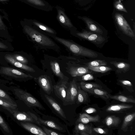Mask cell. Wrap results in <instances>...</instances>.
I'll return each mask as SVG.
<instances>
[{"mask_svg":"<svg viewBox=\"0 0 135 135\" xmlns=\"http://www.w3.org/2000/svg\"><path fill=\"white\" fill-rule=\"evenodd\" d=\"M51 36L64 45L74 54L93 58L98 56V54L95 52L81 46L71 40L55 35H52Z\"/></svg>","mask_w":135,"mask_h":135,"instance_id":"1","label":"cell"},{"mask_svg":"<svg viewBox=\"0 0 135 135\" xmlns=\"http://www.w3.org/2000/svg\"><path fill=\"white\" fill-rule=\"evenodd\" d=\"M25 31L35 43L43 48L54 49L56 44L49 37L29 27L25 28Z\"/></svg>","mask_w":135,"mask_h":135,"instance_id":"2","label":"cell"},{"mask_svg":"<svg viewBox=\"0 0 135 135\" xmlns=\"http://www.w3.org/2000/svg\"><path fill=\"white\" fill-rule=\"evenodd\" d=\"M13 92L18 99L23 101L28 107H37L42 110L45 109L37 99L27 91L19 88H16L13 89Z\"/></svg>","mask_w":135,"mask_h":135,"instance_id":"3","label":"cell"},{"mask_svg":"<svg viewBox=\"0 0 135 135\" xmlns=\"http://www.w3.org/2000/svg\"><path fill=\"white\" fill-rule=\"evenodd\" d=\"M0 73L5 77L20 81H26L33 78V76L29 74L8 67H2Z\"/></svg>","mask_w":135,"mask_h":135,"instance_id":"4","label":"cell"},{"mask_svg":"<svg viewBox=\"0 0 135 135\" xmlns=\"http://www.w3.org/2000/svg\"><path fill=\"white\" fill-rule=\"evenodd\" d=\"M115 18L119 27L126 35L135 38V35L133 30L123 16L118 13H115Z\"/></svg>","mask_w":135,"mask_h":135,"instance_id":"5","label":"cell"},{"mask_svg":"<svg viewBox=\"0 0 135 135\" xmlns=\"http://www.w3.org/2000/svg\"><path fill=\"white\" fill-rule=\"evenodd\" d=\"M78 91V87L75 79L68 83L66 100L64 105L74 104L76 101Z\"/></svg>","mask_w":135,"mask_h":135,"instance_id":"6","label":"cell"},{"mask_svg":"<svg viewBox=\"0 0 135 135\" xmlns=\"http://www.w3.org/2000/svg\"><path fill=\"white\" fill-rule=\"evenodd\" d=\"M7 110L17 120L21 122H27L38 124L36 119L28 112L19 111L17 109H13L3 107Z\"/></svg>","mask_w":135,"mask_h":135,"instance_id":"7","label":"cell"},{"mask_svg":"<svg viewBox=\"0 0 135 135\" xmlns=\"http://www.w3.org/2000/svg\"><path fill=\"white\" fill-rule=\"evenodd\" d=\"M68 84L67 81H60L57 84L53 86L55 95L62 101L64 105L66 101Z\"/></svg>","mask_w":135,"mask_h":135,"instance_id":"8","label":"cell"},{"mask_svg":"<svg viewBox=\"0 0 135 135\" xmlns=\"http://www.w3.org/2000/svg\"><path fill=\"white\" fill-rule=\"evenodd\" d=\"M37 81L39 86L48 95L52 92L54 90L51 81L47 75H41L37 78Z\"/></svg>","mask_w":135,"mask_h":135,"instance_id":"9","label":"cell"},{"mask_svg":"<svg viewBox=\"0 0 135 135\" xmlns=\"http://www.w3.org/2000/svg\"><path fill=\"white\" fill-rule=\"evenodd\" d=\"M76 34L80 37L97 44H101L105 40L102 36L86 31L77 33Z\"/></svg>","mask_w":135,"mask_h":135,"instance_id":"10","label":"cell"},{"mask_svg":"<svg viewBox=\"0 0 135 135\" xmlns=\"http://www.w3.org/2000/svg\"><path fill=\"white\" fill-rule=\"evenodd\" d=\"M20 125L30 133L38 135H47L43 130L33 123L27 122H21Z\"/></svg>","mask_w":135,"mask_h":135,"instance_id":"11","label":"cell"},{"mask_svg":"<svg viewBox=\"0 0 135 135\" xmlns=\"http://www.w3.org/2000/svg\"><path fill=\"white\" fill-rule=\"evenodd\" d=\"M34 119L38 123V125H43L55 129L59 131L62 132L63 128L56 122L50 120L43 119L38 117L35 114L30 112H28Z\"/></svg>","mask_w":135,"mask_h":135,"instance_id":"12","label":"cell"},{"mask_svg":"<svg viewBox=\"0 0 135 135\" xmlns=\"http://www.w3.org/2000/svg\"><path fill=\"white\" fill-rule=\"evenodd\" d=\"M5 59L8 62L16 67L28 72L33 73L35 72V70L32 68L16 61L13 58L12 55H6L5 56Z\"/></svg>","mask_w":135,"mask_h":135,"instance_id":"13","label":"cell"},{"mask_svg":"<svg viewBox=\"0 0 135 135\" xmlns=\"http://www.w3.org/2000/svg\"><path fill=\"white\" fill-rule=\"evenodd\" d=\"M133 107L132 105L126 104H113L108 107L106 111L109 113H120L129 109Z\"/></svg>","mask_w":135,"mask_h":135,"instance_id":"14","label":"cell"},{"mask_svg":"<svg viewBox=\"0 0 135 135\" xmlns=\"http://www.w3.org/2000/svg\"><path fill=\"white\" fill-rule=\"evenodd\" d=\"M45 97L49 104L55 111L61 117L66 119V117L63 110L60 105L55 99L47 94H45Z\"/></svg>","mask_w":135,"mask_h":135,"instance_id":"15","label":"cell"},{"mask_svg":"<svg viewBox=\"0 0 135 135\" xmlns=\"http://www.w3.org/2000/svg\"><path fill=\"white\" fill-rule=\"evenodd\" d=\"M100 121V117L99 115L94 116H90L87 113H80L77 120V123L86 124L91 122H97Z\"/></svg>","mask_w":135,"mask_h":135,"instance_id":"16","label":"cell"},{"mask_svg":"<svg viewBox=\"0 0 135 135\" xmlns=\"http://www.w3.org/2000/svg\"><path fill=\"white\" fill-rule=\"evenodd\" d=\"M70 75L73 77L81 76L89 73L88 68L83 67L71 66L68 71Z\"/></svg>","mask_w":135,"mask_h":135,"instance_id":"17","label":"cell"},{"mask_svg":"<svg viewBox=\"0 0 135 135\" xmlns=\"http://www.w3.org/2000/svg\"><path fill=\"white\" fill-rule=\"evenodd\" d=\"M50 64L52 71L55 75L60 78L61 81H68V78L61 71L59 65L57 61H51Z\"/></svg>","mask_w":135,"mask_h":135,"instance_id":"18","label":"cell"},{"mask_svg":"<svg viewBox=\"0 0 135 135\" xmlns=\"http://www.w3.org/2000/svg\"><path fill=\"white\" fill-rule=\"evenodd\" d=\"M74 132L75 135H79L80 132H85L90 135H94L93 128L90 126L81 123H78L75 126Z\"/></svg>","mask_w":135,"mask_h":135,"instance_id":"19","label":"cell"},{"mask_svg":"<svg viewBox=\"0 0 135 135\" xmlns=\"http://www.w3.org/2000/svg\"><path fill=\"white\" fill-rule=\"evenodd\" d=\"M110 99L115 100L126 103H135V100L132 96H127L123 94H116L109 95Z\"/></svg>","mask_w":135,"mask_h":135,"instance_id":"20","label":"cell"},{"mask_svg":"<svg viewBox=\"0 0 135 135\" xmlns=\"http://www.w3.org/2000/svg\"><path fill=\"white\" fill-rule=\"evenodd\" d=\"M88 95L86 92L82 90L79 86L76 101L78 104H85L88 102Z\"/></svg>","mask_w":135,"mask_h":135,"instance_id":"21","label":"cell"},{"mask_svg":"<svg viewBox=\"0 0 135 135\" xmlns=\"http://www.w3.org/2000/svg\"><path fill=\"white\" fill-rule=\"evenodd\" d=\"M135 118L134 112L127 114L124 118L121 129L124 132H126L128 126L130 125L134 120Z\"/></svg>","mask_w":135,"mask_h":135,"instance_id":"22","label":"cell"},{"mask_svg":"<svg viewBox=\"0 0 135 135\" xmlns=\"http://www.w3.org/2000/svg\"><path fill=\"white\" fill-rule=\"evenodd\" d=\"M120 121L119 117L113 115L108 116L104 120L105 124L109 127L118 126Z\"/></svg>","mask_w":135,"mask_h":135,"instance_id":"23","label":"cell"},{"mask_svg":"<svg viewBox=\"0 0 135 135\" xmlns=\"http://www.w3.org/2000/svg\"><path fill=\"white\" fill-rule=\"evenodd\" d=\"M83 19L90 30L95 32L102 34V30L91 20L86 17H83Z\"/></svg>","mask_w":135,"mask_h":135,"instance_id":"24","label":"cell"},{"mask_svg":"<svg viewBox=\"0 0 135 135\" xmlns=\"http://www.w3.org/2000/svg\"><path fill=\"white\" fill-rule=\"evenodd\" d=\"M87 92L99 97L103 99L107 100L110 99L109 94L101 88H95L89 90Z\"/></svg>","mask_w":135,"mask_h":135,"instance_id":"25","label":"cell"},{"mask_svg":"<svg viewBox=\"0 0 135 135\" xmlns=\"http://www.w3.org/2000/svg\"><path fill=\"white\" fill-rule=\"evenodd\" d=\"M110 63L114 65L118 69L124 73L129 71L130 69V64L124 62L114 61L110 62Z\"/></svg>","mask_w":135,"mask_h":135,"instance_id":"26","label":"cell"},{"mask_svg":"<svg viewBox=\"0 0 135 135\" xmlns=\"http://www.w3.org/2000/svg\"><path fill=\"white\" fill-rule=\"evenodd\" d=\"M0 127L3 132L6 134L12 135V131L8 124L0 115Z\"/></svg>","mask_w":135,"mask_h":135,"instance_id":"27","label":"cell"},{"mask_svg":"<svg viewBox=\"0 0 135 135\" xmlns=\"http://www.w3.org/2000/svg\"><path fill=\"white\" fill-rule=\"evenodd\" d=\"M80 88L84 91L87 92L89 90L94 88H101L102 87L99 85L93 83H86L81 82L80 83Z\"/></svg>","mask_w":135,"mask_h":135,"instance_id":"28","label":"cell"},{"mask_svg":"<svg viewBox=\"0 0 135 135\" xmlns=\"http://www.w3.org/2000/svg\"><path fill=\"white\" fill-rule=\"evenodd\" d=\"M33 23L40 29L47 33V35L50 36L55 35L56 34V33L54 30L43 24L36 22H34Z\"/></svg>","mask_w":135,"mask_h":135,"instance_id":"29","label":"cell"},{"mask_svg":"<svg viewBox=\"0 0 135 135\" xmlns=\"http://www.w3.org/2000/svg\"><path fill=\"white\" fill-rule=\"evenodd\" d=\"M87 68L93 71L101 73H105L112 70L111 68L104 66L94 67L88 66Z\"/></svg>","mask_w":135,"mask_h":135,"instance_id":"30","label":"cell"},{"mask_svg":"<svg viewBox=\"0 0 135 135\" xmlns=\"http://www.w3.org/2000/svg\"><path fill=\"white\" fill-rule=\"evenodd\" d=\"M59 17V20L62 25L69 29L73 27V26L72 24L64 15L60 14Z\"/></svg>","mask_w":135,"mask_h":135,"instance_id":"31","label":"cell"},{"mask_svg":"<svg viewBox=\"0 0 135 135\" xmlns=\"http://www.w3.org/2000/svg\"><path fill=\"white\" fill-rule=\"evenodd\" d=\"M0 98L12 104H17L16 102L0 88Z\"/></svg>","mask_w":135,"mask_h":135,"instance_id":"32","label":"cell"},{"mask_svg":"<svg viewBox=\"0 0 135 135\" xmlns=\"http://www.w3.org/2000/svg\"><path fill=\"white\" fill-rule=\"evenodd\" d=\"M107 63L104 60H95L89 62L88 66L94 67L100 66H105L107 65Z\"/></svg>","mask_w":135,"mask_h":135,"instance_id":"33","label":"cell"},{"mask_svg":"<svg viewBox=\"0 0 135 135\" xmlns=\"http://www.w3.org/2000/svg\"><path fill=\"white\" fill-rule=\"evenodd\" d=\"M119 81L121 84L127 89L128 91L130 92L134 91L133 85L131 81L126 80H120Z\"/></svg>","mask_w":135,"mask_h":135,"instance_id":"34","label":"cell"},{"mask_svg":"<svg viewBox=\"0 0 135 135\" xmlns=\"http://www.w3.org/2000/svg\"><path fill=\"white\" fill-rule=\"evenodd\" d=\"M0 105L2 107L8 108L13 109H17V105L12 104L0 98Z\"/></svg>","mask_w":135,"mask_h":135,"instance_id":"35","label":"cell"},{"mask_svg":"<svg viewBox=\"0 0 135 135\" xmlns=\"http://www.w3.org/2000/svg\"><path fill=\"white\" fill-rule=\"evenodd\" d=\"M12 55L15 60L19 62L26 65L28 63V60L22 56L17 54H14Z\"/></svg>","mask_w":135,"mask_h":135,"instance_id":"36","label":"cell"},{"mask_svg":"<svg viewBox=\"0 0 135 135\" xmlns=\"http://www.w3.org/2000/svg\"><path fill=\"white\" fill-rule=\"evenodd\" d=\"M114 7L117 10L127 13V12L122 4L120 1H115L114 3Z\"/></svg>","mask_w":135,"mask_h":135,"instance_id":"37","label":"cell"},{"mask_svg":"<svg viewBox=\"0 0 135 135\" xmlns=\"http://www.w3.org/2000/svg\"><path fill=\"white\" fill-rule=\"evenodd\" d=\"M42 129L47 135H61L63 134L58 133L54 131L49 129L44 126L41 125Z\"/></svg>","mask_w":135,"mask_h":135,"instance_id":"38","label":"cell"},{"mask_svg":"<svg viewBox=\"0 0 135 135\" xmlns=\"http://www.w3.org/2000/svg\"><path fill=\"white\" fill-rule=\"evenodd\" d=\"M81 76V79L83 81H89L94 79V78L93 76L89 74H86Z\"/></svg>","mask_w":135,"mask_h":135,"instance_id":"39","label":"cell"},{"mask_svg":"<svg viewBox=\"0 0 135 135\" xmlns=\"http://www.w3.org/2000/svg\"><path fill=\"white\" fill-rule=\"evenodd\" d=\"M93 132L97 133L102 134H105L107 133L106 131L100 128L97 127L93 128Z\"/></svg>","mask_w":135,"mask_h":135,"instance_id":"40","label":"cell"},{"mask_svg":"<svg viewBox=\"0 0 135 135\" xmlns=\"http://www.w3.org/2000/svg\"><path fill=\"white\" fill-rule=\"evenodd\" d=\"M85 112L87 113L91 114L96 112L97 110L94 108L90 107L86 109Z\"/></svg>","mask_w":135,"mask_h":135,"instance_id":"41","label":"cell"},{"mask_svg":"<svg viewBox=\"0 0 135 135\" xmlns=\"http://www.w3.org/2000/svg\"><path fill=\"white\" fill-rule=\"evenodd\" d=\"M8 47L3 43L0 42V49H7Z\"/></svg>","mask_w":135,"mask_h":135,"instance_id":"42","label":"cell"},{"mask_svg":"<svg viewBox=\"0 0 135 135\" xmlns=\"http://www.w3.org/2000/svg\"><path fill=\"white\" fill-rule=\"evenodd\" d=\"M90 135V134L87 133L85 132H80L79 133V135Z\"/></svg>","mask_w":135,"mask_h":135,"instance_id":"43","label":"cell"},{"mask_svg":"<svg viewBox=\"0 0 135 135\" xmlns=\"http://www.w3.org/2000/svg\"><path fill=\"white\" fill-rule=\"evenodd\" d=\"M36 2V4H38L37 3V2H36V1H35V0H34V2Z\"/></svg>","mask_w":135,"mask_h":135,"instance_id":"44","label":"cell"}]
</instances>
